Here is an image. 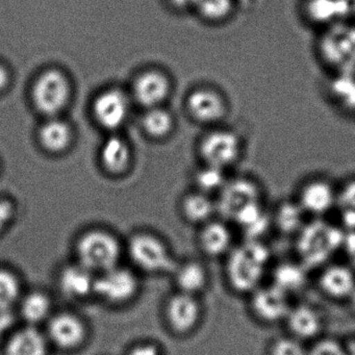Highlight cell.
Segmentation results:
<instances>
[{"instance_id":"cell-1","label":"cell","mask_w":355,"mask_h":355,"mask_svg":"<svg viewBox=\"0 0 355 355\" xmlns=\"http://www.w3.org/2000/svg\"><path fill=\"white\" fill-rule=\"evenodd\" d=\"M270 263V251L259 240H247L227 254L226 278L230 288L250 295L261 286Z\"/></svg>"},{"instance_id":"cell-2","label":"cell","mask_w":355,"mask_h":355,"mask_svg":"<svg viewBox=\"0 0 355 355\" xmlns=\"http://www.w3.org/2000/svg\"><path fill=\"white\" fill-rule=\"evenodd\" d=\"M313 51L329 76L355 71V22H336L318 32Z\"/></svg>"},{"instance_id":"cell-3","label":"cell","mask_w":355,"mask_h":355,"mask_svg":"<svg viewBox=\"0 0 355 355\" xmlns=\"http://www.w3.org/2000/svg\"><path fill=\"white\" fill-rule=\"evenodd\" d=\"M345 234L329 222L315 218L297 234V252L301 263L313 267L325 263L343 245Z\"/></svg>"},{"instance_id":"cell-4","label":"cell","mask_w":355,"mask_h":355,"mask_svg":"<svg viewBox=\"0 0 355 355\" xmlns=\"http://www.w3.org/2000/svg\"><path fill=\"white\" fill-rule=\"evenodd\" d=\"M199 149L205 166L228 173L244 159L246 140L239 130L219 125L203 137Z\"/></svg>"},{"instance_id":"cell-5","label":"cell","mask_w":355,"mask_h":355,"mask_svg":"<svg viewBox=\"0 0 355 355\" xmlns=\"http://www.w3.org/2000/svg\"><path fill=\"white\" fill-rule=\"evenodd\" d=\"M218 194L217 211L230 222H234L250 207L263 203L265 197L261 182L253 176L245 174L230 176Z\"/></svg>"},{"instance_id":"cell-6","label":"cell","mask_w":355,"mask_h":355,"mask_svg":"<svg viewBox=\"0 0 355 355\" xmlns=\"http://www.w3.org/2000/svg\"><path fill=\"white\" fill-rule=\"evenodd\" d=\"M78 263L93 273H103L118 266L120 245L116 238L103 230L87 232L78 243Z\"/></svg>"},{"instance_id":"cell-7","label":"cell","mask_w":355,"mask_h":355,"mask_svg":"<svg viewBox=\"0 0 355 355\" xmlns=\"http://www.w3.org/2000/svg\"><path fill=\"white\" fill-rule=\"evenodd\" d=\"M338 184L323 175H311L303 180L296 191L295 200L306 215L321 218L336 209Z\"/></svg>"},{"instance_id":"cell-8","label":"cell","mask_w":355,"mask_h":355,"mask_svg":"<svg viewBox=\"0 0 355 355\" xmlns=\"http://www.w3.org/2000/svg\"><path fill=\"white\" fill-rule=\"evenodd\" d=\"M70 98V85L59 70L43 72L33 87V101L44 115L55 116L63 111Z\"/></svg>"},{"instance_id":"cell-9","label":"cell","mask_w":355,"mask_h":355,"mask_svg":"<svg viewBox=\"0 0 355 355\" xmlns=\"http://www.w3.org/2000/svg\"><path fill=\"white\" fill-rule=\"evenodd\" d=\"M130 257L144 271L157 273L173 267L170 253L161 240L150 234H137L128 245Z\"/></svg>"},{"instance_id":"cell-10","label":"cell","mask_w":355,"mask_h":355,"mask_svg":"<svg viewBox=\"0 0 355 355\" xmlns=\"http://www.w3.org/2000/svg\"><path fill=\"white\" fill-rule=\"evenodd\" d=\"M288 296L290 295L274 284H261L250 294L251 311L263 323L274 324L284 321L292 306Z\"/></svg>"},{"instance_id":"cell-11","label":"cell","mask_w":355,"mask_h":355,"mask_svg":"<svg viewBox=\"0 0 355 355\" xmlns=\"http://www.w3.org/2000/svg\"><path fill=\"white\" fill-rule=\"evenodd\" d=\"M188 109L196 121L219 126L230 115V101L221 91L200 88L189 97Z\"/></svg>"},{"instance_id":"cell-12","label":"cell","mask_w":355,"mask_h":355,"mask_svg":"<svg viewBox=\"0 0 355 355\" xmlns=\"http://www.w3.org/2000/svg\"><path fill=\"white\" fill-rule=\"evenodd\" d=\"M138 280L130 270L118 266L99 273L95 278L94 293L105 301L121 303L136 294Z\"/></svg>"},{"instance_id":"cell-13","label":"cell","mask_w":355,"mask_h":355,"mask_svg":"<svg viewBox=\"0 0 355 355\" xmlns=\"http://www.w3.org/2000/svg\"><path fill=\"white\" fill-rule=\"evenodd\" d=\"M322 292L331 299H349L355 291V272L344 263L326 265L319 275Z\"/></svg>"},{"instance_id":"cell-14","label":"cell","mask_w":355,"mask_h":355,"mask_svg":"<svg viewBox=\"0 0 355 355\" xmlns=\"http://www.w3.org/2000/svg\"><path fill=\"white\" fill-rule=\"evenodd\" d=\"M284 322L291 336L302 342L318 338L324 325L323 317L320 311L309 304L291 306Z\"/></svg>"},{"instance_id":"cell-15","label":"cell","mask_w":355,"mask_h":355,"mask_svg":"<svg viewBox=\"0 0 355 355\" xmlns=\"http://www.w3.org/2000/svg\"><path fill=\"white\" fill-rule=\"evenodd\" d=\"M93 112L101 125L115 130L121 126L128 117V97L119 90L105 91L97 97Z\"/></svg>"},{"instance_id":"cell-16","label":"cell","mask_w":355,"mask_h":355,"mask_svg":"<svg viewBox=\"0 0 355 355\" xmlns=\"http://www.w3.org/2000/svg\"><path fill=\"white\" fill-rule=\"evenodd\" d=\"M49 340L62 349L80 346L86 336L84 323L71 313H60L49 320Z\"/></svg>"},{"instance_id":"cell-17","label":"cell","mask_w":355,"mask_h":355,"mask_svg":"<svg viewBox=\"0 0 355 355\" xmlns=\"http://www.w3.org/2000/svg\"><path fill=\"white\" fill-rule=\"evenodd\" d=\"M167 317L170 325L176 331H190L198 323L200 305L193 295L180 292L170 299Z\"/></svg>"},{"instance_id":"cell-18","label":"cell","mask_w":355,"mask_h":355,"mask_svg":"<svg viewBox=\"0 0 355 355\" xmlns=\"http://www.w3.org/2000/svg\"><path fill=\"white\" fill-rule=\"evenodd\" d=\"M5 355H46L47 340L34 326H26L12 332L6 338Z\"/></svg>"},{"instance_id":"cell-19","label":"cell","mask_w":355,"mask_h":355,"mask_svg":"<svg viewBox=\"0 0 355 355\" xmlns=\"http://www.w3.org/2000/svg\"><path fill=\"white\" fill-rule=\"evenodd\" d=\"M170 84L164 74L157 71L145 72L137 78L135 97L142 105L155 107L169 94Z\"/></svg>"},{"instance_id":"cell-20","label":"cell","mask_w":355,"mask_h":355,"mask_svg":"<svg viewBox=\"0 0 355 355\" xmlns=\"http://www.w3.org/2000/svg\"><path fill=\"white\" fill-rule=\"evenodd\" d=\"M301 17L315 32L340 21L338 0H303Z\"/></svg>"},{"instance_id":"cell-21","label":"cell","mask_w":355,"mask_h":355,"mask_svg":"<svg viewBox=\"0 0 355 355\" xmlns=\"http://www.w3.org/2000/svg\"><path fill=\"white\" fill-rule=\"evenodd\" d=\"M200 245L209 257L227 255L232 246V232L224 221H211L205 224L201 230Z\"/></svg>"},{"instance_id":"cell-22","label":"cell","mask_w":355,"mask_h":355,"mask_svg":"<svg viewBox=\"0 0 355 355\" xmlns=\"http://www.w3.org/2000/svg\"><path fill=\"white\" fill-rule=\"evenodd\" d=\"M93 272L84 266H69L62 271L60 286L64 294L71 298H82L94 293L95 278Z\"/></svg>"},{"instance_id":"cell-23","label":"cell","mask_w":355,"mask_h":355,"mask_svg":"<svg viewBox=\"0 0 355 355\" xmlns=\"http://www.w3.org/2000/svg\"><path fill=\"white\" fill-rule=\"evenodd\" d=\"M328 96L340 111L355 115V71L329 76Z\"/></svg>"},{"instance_id":"cell-24","label":"cell","mask_w":355,"mask_h":355,"mask_svg":"<svg viewBox=\"0 0 355 355\" xmlns=\"http://www.w3.org/2000/svg\"><path fill=\"white\" fill-rule=\"evenodd\" d=\"M305 215L302 207L295 200H282L271 215L272 223L282 234H297L304 226Z\"/></svg>"},{"instance_id":"cell-25","label":"cell","mask_w":355,"mask_h":355,"mask_svg":"<svg viewBox=\"0 0 355 355\" xmlns=\"http://www.w3.org/2000/svg\"><path fill=\"white\" fill-rule=\"evenodd\" d=\"M272 284L290 295L300 291L306 282L305 266L297 261H282L272 272Z\"/></svg>"},{"instance_id":"cell-26","label":"cell","mask_w":355,"mask_h":355,"mask_svg":"<svg viewBox=\"0 0 355 355\" xmlns=\"http://www.w3.org/2000/svg\"><path fill=\"white\" fill-rule=\"evenodd\" d=\"M130 153L128 144L122 139L112 137L103 145L101 161L105 167L113 173H121L128 169Z\"/></svg>"},{"instance_id":"cell-27","label":"cell","mask_w":355,"mask_h":355,"mask_svg":"<svg viewBox=\"0 0 355 355\" xmlns=\"http://www.w3.org/2000/svg\"><path fill=\"white\" fill-rule=\"evenodd\" d=\"M71 130L61 120H51L40 130V141L47 150L61 153L71 142Z\"/></svg>"},{"instance_id":"cell-28","label":"cell","mask_w":355,"mask_h":355,"mask_svg":"<svg viewBox=\"0 0 355 355\" xmlns=\"http://www.w3.org/2000/svg\"><path fill=\"white\" fill-rule=\"evenodd\" d=\"M195 8L207 21L224 24L232 19L240 6L236 0H198Z\"/></svg>"},{"instance_id":"cell-29","label":"cell","mask_w":355,"mask_h":355,"mask_svg":"<svg viewBox=\"0 0 355 355\" xmlns=\"http://www.w3.org/2000/svg\"><path fill=\"white\" fill-rule=\"evenodd\" d=\"M176 280L180 292L195 296L207 284V271L200 263H188L178 270Z\"/></svg>"},{"instance_id":"cell-30","label":"cell","mask_w":355,"mask_h":355,"mask_svg":"<svg viewBox=\"0 0 355 355\" xmlns=\"http://www.w3.org/2000/svg\"><path fill=\"white\" fill-rule=\"evenodd\" d=\"M51 300L40 292L31 293L21 300L20 311L22 317L31 324L40 323L51 313Z\"/></svg>"},{"instance_id":"cell-31","label":"cell","mask_w":355,"mask_h":355,"mask_svg":"<svg viewBox=\"0 0 355 355\" xmlns=\"http://www.w3.org/2000/svg\"><path fill=\"white\" fill-rule=\"evenodd\" d=\"M182 209L186 217L196 223H207L211 220L214 211H217L216 203L203 192L187 197Z\"/></svg>"},{"instance_id":"cell-32","label":"cell","mask_w":355,"mask_h":355,"mask_svg":"<svg viewBox=\"0 0 355 355\" xmlns=\"http://www.w3.org/2000/svg\"><path fill=\"white\" fill-rule=\"evenodd\" d=\"M20 291L17 275L7 268L0 267V311H12L19 301Z\"/></svg>"},{"instance_id":"cell-33","label":"cell","mask_w":355,"mask_h":355,"mask_svg":"<svg viewBox=\"0 0 355 355\" xmlns=\"http://www.w3.org/2000/svg\"><path fill=\"white\" fill-rule=\"evenodd\" d=\"M336 209L340 211L347 226L355 230V178L338 186Z\"/></svg>"},{"instance_id":"cell-34","label":"cell","mask_w":355,"mask_h":355,"mask_svg":"<svg viewBox=\"0 0 355 355\" xmlns=\"http://www.w3.org/2000/svg\"><path fill=\"white\" fill-rule=\"evenodd\" d=\"M143 125L149 135L159 138V137L166 136L171 130L172 118L168 112L153 107L145 115L144 119H143Z\"/></svg>"},{"instance_id":"cell-35","label":"cell","mask_w":355,"mask_h":355,"mask_svg":"<svg viewBox=\"0 0 355 355\" xmlns=\"http://www.w3.org/2000/svg\"><path fill=\"white\" fill-rule=\"evenodd\" d=\"M228 174L217 168L205 166L203 169L198 172L196 176V182L203 193L216 192L219 193L223 188L225 182H227Z\"/></svg>"},{"instance_id":"cell-36","label":"cell","mask_w":355,"mask_h":355,"mask_svg":"<svg viewBox=\"0 0 355 355\" xmlns=\"http://www.w3.org/2000/svg\"><path fill=\"white\" fill-rule=\"evenodd\" d=\"M302 340L293 336H279L272 340L268 349L269 355H306Z\"/></svg>"},{"instance_id":"cell-37","label":"cell","mask_w":355,"mask_h":355,"mask_svg":"<svg viewBox=\"0 0 355 355\" xmlns=\"http://www.w3.org/2000/svg\"><path fill=\"white\" fill-rule=\"evenodd\" d=\"M306 355H346L344 343L332 338H315Z\"/></svg>"},{"instance_id":"cell-38","label":"cell","mask_w":355,"mask_h":355,"mask_svg":"<svg viewBox=\"0 0 355 355\" xmlns=\"http://www.w3.org/2000/svg\"><path fill=\"white\" fill-rule=\"evenodd\" d=\"M15 209L13 203L5 199H0V234H3L13 220Z\"/></svg>"},{"instance_id":"cell-39","label":"cell","mask_w":355,"mask_h":355,"mask_svg":"<svg viewBox=\"0 0 355 355\" xmlns=\"http://www.w3.org/2000/svg\"><path fill=\"white\" fill-rule=\"evenodd\" d=\"M340 21L355 22V0H338Z\"/></svg>"},{"instance_id":"cell-40","label":"cell","mask_w":355,"mask_h":355,"mask_svg":"<svg viewBox=\"0 0 355 355\" xmlns=\"http://www.w3.org/2000/svg\"><path fill=\"white\" fill-rule=\"evenodd\" d=\"M14 315L12 311H0V344H3L13 325Z\"/></svg>"},{"instance_id":"cell-41","label":"cell","mask_w":355,"mask_h":355,"mask_svg":"<svg viewBox=\"0 0 355 355\" xmlns=\"http://www.w3.org/2000/svg\"><path fill=\"white\" fill-rule=\"evenodd\" d=\"M343 245H344L345 249H346L351 261H352L353 265L355 266V230H351L348 236H344Z\"/></svg>"},{"instance_id":"cell-42","label":"cell","mask_w":355,"mask_h":355,"mask_svg":"<svg viewBox=\"0 0 355 355\" xmlns=\"http://www.w3.org/2000/svg\"><path fill=\"white\" fill-rule=\"evenodd\" d=\"M128 355H162L159 349L153 345H140L130 350Z\"/></svg>"},{"instance_id":"cell-43","label":"cell","mask_w":355,"mask_h":355,"mask_svg":"<svg viewBox=\"0 0 355 355\" xmlns=\"http://www.w3.org/2000/svg\"><path fill=\"white\" fill-rule=\"evenodd\" d=\"M8 83H9V73L7 69L0 64V91H3L7 87Z\"/></svg>"},{"instance_id":"cell-44","label":"cell","mask_w":355,"mask_h":355,"mask_svg":"<svg viewBox=\"0 0 355 355\" xmlns=\"http://www.w3.org/2000/svg\"><path fill=\"white\" fill-rule=\"evenodd\" d=\"M174 5L180 8L196 7L198 0H172Z\"/></svg>"},{"instance_id":"cell-45","label":"cell","mask_w":355,"mask_h":355,"mask_svg":"<svg viewBox=\"0 0 355 355\" xmlns=\"http://www.w3.org/2000/svg\"><path fill=\"white\" fill-rule=\"evenodd\" d=\"M346 355H355V338H350L348 342L344 343Z\"/></svg>"},{"instance_id":"cell-46","label":"cell","mask_w":355,"mask_h":355,"mask_svg":"<svg viewBox=\"0 0 355 355\" xmlns=\"http://www.w3.org/2000/svg\"><path fill=\"white\" fill-rule=\"evenodd\" d=\"M236 1H238L240 8H247L249 7V6L252 5L254 0H236Z\"/></svg>"},{"instance_id":"cell-47","label":"cell","mask_w":355,"mask_h":355,"mask_svg":"<svg viewBox=\"0 0 355 355\" xmlns=\"http://www.w3.org/2000/svg\"><path fill=\"white\" fill-rule=\"evenodd\" d=\"M349 299H350V300L352 301L353 305H354L355 307V291L354 293H353V294L351 295V297Z\"/></svg>"}]
</instances>
